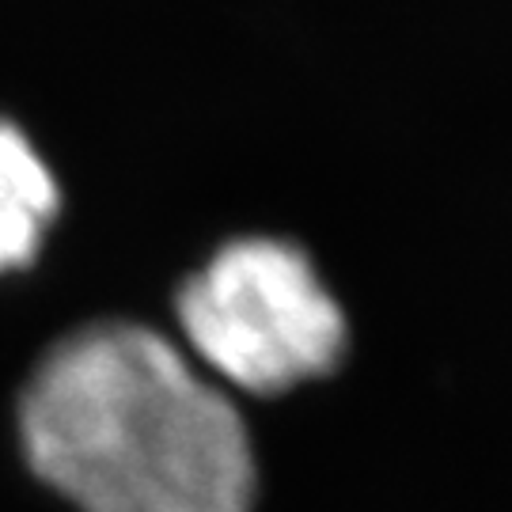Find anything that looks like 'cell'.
Listing matches in <instances>:
<instances>
[{
	"label": "cell",
	"instance_id": "cell-3",
	"mask_svg": "<svg viewBox=\"0 0 512 512\" xmlns=\"http://www.w3.org/2000/svg\"><path fill=\"white\" fill-rule=\"evenodd\" d=\"M54 213V175L16 126L0 122V274L38 255Z\"/></svg>",
	"mask_w": 512,
	"mask_h": 512
},
{
	"label": "cell",
	"instance_id": "cell-2",
	"mask_svg": "<svg viewBox=\"0 0 512 512\" xmlns=\"http://www.w3.org/2000/svg\"><path fill=\"white\" fill-rule=\"evenodd\" d=\"M186 342L251 395L319 380L346 353V319L311 262L277 239L224 247L179 293Z\"/></svg>",
	"mask_w": 512,
	"mask_h": 512
},
{
	"label": "cell",
	"instance_id": "cell-1",
	"mask_svg": "<svg viewBox=\"0 0 512 512\" xmlns=\"http://www.w3.org/2000/svg\"><path fill=\"white\" fill-rule=\"evenodd\" d=\"M27 463L80 512H251L236 406L167 338L103 323L65 338L19 399Z\"/></svg>",
	"mask_w": 512,
	"mask_h": 512
}]
</instances>
